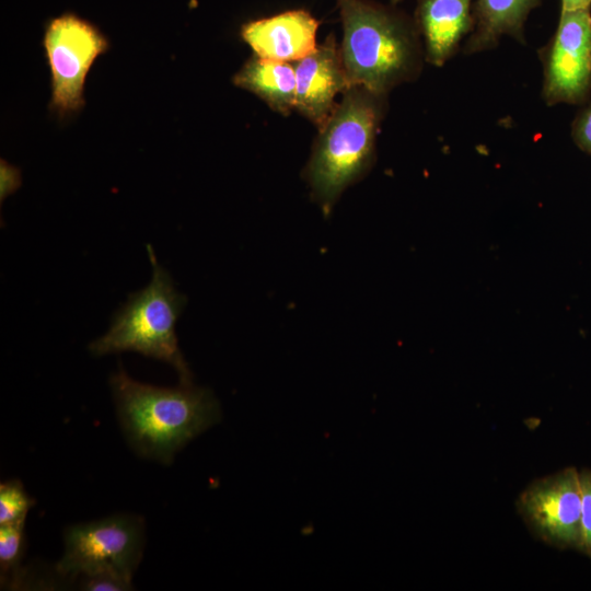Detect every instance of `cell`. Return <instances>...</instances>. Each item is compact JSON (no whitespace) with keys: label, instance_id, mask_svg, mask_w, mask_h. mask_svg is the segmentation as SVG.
<instances>
[{"label":"cell","instance_id":"9","mask_svg":"<svg viewBox=\"0 0 591 591\" xmlns=\"http://www.w3.org/2000/svg\"><path fill=\"white\" fill-rule=\"evenodd\" d=\"M294 70L296 109L318 129L333 113L336 96L349 86L334 34L297 61Z\"/></svg>","mask_w":591,"mask_h":591},{"label":"cell","instance_id":"13","mask_svg":"<svg viewBox=\"0 0 591 591\" xmlns=\"http://www.w3.org/2000/svg\"><path fill=\"white\" fill-rule=\"evenodd\" d=\"M232 82L255 94L270 109L283 116L296 109L297 78L291 62L254 55L233 76Z\"/></svg>","mask_w":591,"mask_h":591},{"label":"cell","instance_id":"18","mask_svg":"<svg viewBox=\"0 0 591 591\" xmlns=\"http://www.w3.org/2000/svg\"><path fill=\"white\" fill-rule=\"evenodd\" d=\"M571 138L575 144L591 157V101L576 115L571 124Z\"/></svg>","mask_w":591,"mask_h":591},{"label":"cell","instance_id":"6","mask_svg":"<svg viewBox=\"0 0 591 591\" xmlns=\"http://www.w3.org/2000/svg\"><path fill=\"white\" fill-rule=\"evenodd\" d=\"M43 45L51 73L49 109L59 117L80 111L85 77L108 49L107 38L94 24L66 12L48 22Z\"/></svg>","mask_w":591,"mask_h":591},{"label":"cell","instance_id":"12","mask_svg":"<svg viewBox=\"0 0 591 591\" xmlns=\"http://www.w3.org/2000/svg\"><path fill=\"white\" fill-rule=\"evenodd\" d=\"M541 0H476L473 28L461 50L474 55L496 48L503 36L525 44L524 25Z\"/></svg>","mask_w":591,"mask_h":591},{"label":"cell","instance_id":"11","mask_svg":"<svg viewBox=\"0 0 591 591\" xmlns=\"http://www.w3.org/2000/svg\"><path fill=\"white\" fill-rule=\"evenodd\" d=\"M473 0H420L416 25L421 36L425 60L442 67L473 28Z\"/></svg>","mask_w":591,"mask_h":591},{"label":"cell","instance_id":"5","mask_svg":"<svg viewBox=\"0 0 591 591\" xmlns=\"http://www.w3.org/2000/svg\"><path fill=\"white\" fill-rule=\"evenodd\" d=\"M63 542L56 565L61 577L107 572L131 581L143 554L144 522L138 515L117 514L76 524L66 529Z\"/></svg>","mask_w":591,"mask_h":591},{"label":"cell","instance_id":"2","mask_svg":"<svg viewBox=\"0 0 591 591\" xmlns=\"http://www.w3.org/2000/svg\"><path fill=\"white\" fill-rule=\"evenodd\" d=\"M343 25L339 46L350 85L387 95L415 81L425 60L421 36L409 19L372 0H335Z\"/></svg>","mask_w":591,"mask_h":591},{"label":"cell","instance_id":"15","mask_svg":"<svg viewBox=\"0 0 591 591\" xmlns=\"http://www.w3.org/2000/svg\"><path fill=\"white\" fill-rule=\"evenodd\" d=\"M34 500L20 480L11 479L0 485V525L25 523Z\"/></svg>","mask_w":591,"mask_h":591},{"label":"cell","instance_id":"4","mask_svg":"<svg viewBox=\"0 0 591 591\" xmlns=\"http://www.w3.org/2000/svg\"><path fill=\"white\" fill-rule=\"evenodd\" d=\"M147 252L152 265L150 283L131 293L114 314L109 329L89 346L95 356L135 351L164 361L177 372L179 383H193V374L177 341L176 322L187 298L175 288L169 271L159 264L153 247Z\"/></svg>","mask_w":591,"mask_h":591},{"label":"cell","instance_id":"16","mask_svg":"<svg viewBox=\"0 0 591 591\" xmlns=\"http://www.w3.org/2000/svg\"><path fill=\"white\" fill-rule=\"evenodd\" d=\"M581 487V552L591 560V471L579 472Z\"/></svg>","mask_w":591,"mask_h":591},{"label":"cell","instance_id":"10","mask_svg":"<svg viewBox=\"0 0 591 591\" xmlns=\"http://www.w3.org/2000/svg\"><path fill=\"white\" fill-rule=\"evenodd\" d=\"M317 28L318 21L308 11L291 10L245 23L241 36L259 57L297 62L317 46Z\"/></svg>","mask_w":591,"mask_h":591},{"label":"cell","instance_id":"20","mask_svg":"<svg viewBox=\"0 0 591 591\" xmlns=\"http://www.w3.org/2000/svg\"><path fill=\"white\" fill-rule=\"evenodd\" d=\"M401 1H403V0H392V3L396 4V3L401 2Z\"/></svg>","mask_w":591,"mask_h":591},{"label":"cell","instance_id":"7","mask_svg":"<svg viewBox=\"0 0 591 591\" xmlns=\"http://www.w3.org/2000/svg\"><path fill=\"white\" fill-rule=\"evenodd\" d=\"M542 99L548 106L583 105L591 96L590 9L560 10L557 28L540 50Z\"/></svg>","mask_w":591,"mask_h":591},{"label":"cell","instance_id":"8","mask_svg":"<svg viewBox=\"0 0 591 591\" xmlns=\"http://www.w3.org/2000/svg\"><path fill=\"white\" fill-rule=\"evenodd\" d=\"M581 503L579 472L566 467L530 484L519 496L517 509L544 543L581 552Z\"/></svg>","mask_w":591,"mask_h":591},{"label":"cell","instance_id":"3","mask_svg":"<svg viewBox=\"0 0 591 591\" xmlns=\"http://www.w3.org/2000/svg\"><path fill=\"white\" fill-rule=\"evenodd\" d=\"M386 108L387 95L350 85L318 128L303 177L325 217L332 213L341 194L373 166Z\"/></svg>","mask_w":591,"mask_h":591},{"label":"cell","instance_id":"14","mask_svg":"<svg viewBox=\"0 0 591 591\" xmlns=\"http://www.w3.org/2000/svg\"><path fill=\"white\" fill-rule=\"evenodd\" d=\"M24 523L0 525V578L2 587L16 589L26 580L22 568Z\"/></svg>","mask_w":591,"mask_h":591},{"label":"cell","instance_id":"19","mask_svg":"<svg viewBox=\"0 0 591 591\" xmlns=\"http://www.w3.org/2000/svg\"><path fill=\"white\" fill-rule=\"evenodd\" d=\"M561 10L590 9L591 0H560Z\"/></svg>","mask_w":591,"mask_h":591},{"label":"cell","instance_id":"17","mask_svg":"<svg viewBox=\"0 0 591 591\" xmlns=\"http://www.w3.org/2000/svg\"><path fill=\"white\" fill-rule=\"evenodd\" d=\"M80 589L86 591H126L132 590V583L113 573H97L79 577Z\"/></svg>","mask_w":591,"mask_h":591},{"label":"cell","instance_id":"1","mask_svg":"<svg viewBox=\"0 0 591 591\" xmlns=\"http://www.w3.org/2000/svg\"><path fill=\"white\" fill-rule=\"evenodd\" d=\"M123 432L138 455L171 464L190 440L221 420L212 391L193 383L159 387L131 379L124 368L111 375Z\"/></svg>","mask_w":591,"mask_h":591}]
</instances>
